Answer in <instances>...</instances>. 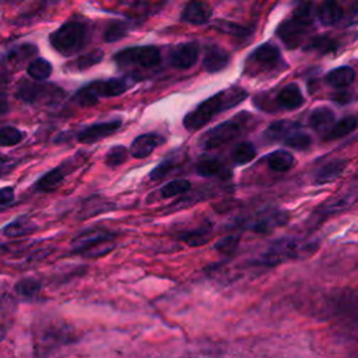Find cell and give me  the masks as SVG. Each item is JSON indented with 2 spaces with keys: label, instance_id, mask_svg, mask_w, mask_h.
Listing matches in <instances>:
<instances>
[{
  "label": "cell",
  "instance_id": "obj_4",
  "mask_svg": "<svg viewBox=\"0 0 358 358\" xmlns=\"http://www.w3.org/2000/svg\"><path fill=\"white\" fill-rule=\"evenodd\" d=\"M313 25L312 3L306 1L301 4L291 18L281 22L277 28V36L285 43L288 49H294L302 43V39L310 31Z\"/></svg>",
  "mask_w": 358,
  "mask_h": 358
},
{
  "label": "cell",
  "instance_id": "obj_39",
  "mask_svg": "<svg viewBox=\"0 0 358 358\" xmlns=\"http://www.w3.org/2000/svg\"><path fill=\"white\" fill-rule=\"evenodd\" d=\"M15 292L21 296H35L38 295V292L41 291V282L36 278H22L20 280L15 287H14Z\"/></svg>",
  "mask_w": 358,
  "mask_h": 358
},
{
  "label": "cell",
  "instance_id": "obj_29",
  "mask_svg": "<svg viewBox=\"0 0 358 358\" xmlns=\"http://www.w3.org/2000/svg\"><path fill=\"white\" fill-rule=\"evenodd\" d=\"M255 157H256V147L250 141L238 143L231 152V158L236 165L248 164L252 159H255Z\"/></svg>",
  "mask_w": 358,
  "mask_h": 358
},
{
  "label": "cell",
  "instance_id": "obj_40",
  "mask_svg": "<svg viewBox=\"0 0 358 358\" xmlns=\"http://www.w3.org/2000/svg\"><path fill=\"white\" fill-rule=\"evenodd\" d=\"M127 154H129V151H127L126 147H123V145H115V147H112V148L106 152V155H105V164H106L108 166H110V168L119 166V165H122V164L126 161Z\"/></svg>",
  "mask_w": 358,
  "mask_h": 358
},
{
  "label": "cell",
  "instance_id": "obj_45",
  "mask_svg": "<svg viewBox=\"0 0 358 358\" xmlns=\"http://www.w3.org/2000/svg\"><path fill=\"white\" fill-rule=\"evenodd\" d=\"M331 99L340 105H344V103H348L351 102V95L348 92H338L336 95L331 96Z\"/></svg>",
  "mask_w": 358,
  "mask_h": 358
},
{
  "label": "cell",
  "instance_id": "obj_38",
  "mask_svg": "<svg viewBox=\"0 0 358 358\" xmlns=\"http://www.w3.org/2000/svg\"><path fill=\"white\" fill-rule=\"evenodd\" d=\"M24 138V133L13 126L0 127V145L11 147L21 143Z\"/></svg>",
  "mask_w": 358,
  "mask_h": 358
},
{
  "label": "cell",
  "instance_id": "obj_43",
  "mask_svg": "<svg viewBox=\"0 0 358 358\" xmlns=\"http://www.w3.org/2000/svg\"><path fill=\"white\" fill-rule=\"evenodd\" d=\"M14 189L13 187H0V208L11 204L14 201Z\"/></svg>",
  "mask_w": 358,
  "mask_h": 358
},
{
  "label": "cell",
  "instance_id": "obj_37",
  "mask_svg": "<svg viewBox=\"0 0 358 358\" xmlns=\"http://www.w3.org/2000/svg\"><path fill=\"white\" fill-rule=\"evenodd\" d=\"M214 28L217 31H221V32L228 34V35H235V36H248L253 31L252 28H246V27H242L239 24L231 22V21H222V20H217L215 24H214Z\"/></svg>",
  "mask_w": 358,
  "mask_h": 358
},
{
  "label": "cell",
  "instance_id": "obj_17",
  "mask_svg": "<svg viewBox=\"0 0 358 358\" xmlns=\"http://www.w3.org/2000/svg\"><path fill=\"white\" fill-rule=\"evenodd\" d=\"M69 172H70V169H67V164L59 165V166L50 169L49 172H46L42 178H39L35 183V189L38 192H43V193L53 192L63 183V180L66 179Z\"/></svg>",
  "mask_w": 358,
  "mask_h": 358
},
{
  "label": "cell",
  "instance_id": "obj_1",
  "mask_svg": "<svg viewBox=\"0 0 358 358\" xmlns=\"http://www.w3.org/2000/svg\"><path fill=\"white\" fill-rule=\"evenodd\" d=\"M246 90L241 87H229L227 90H222L199 103L193 110H190L183 117V126L189 131H196L206 126L218 113L239 105L243 99H246Z\"/></svg>",
  "mask_w": 358,
  "mask_h": 358
},
{
  "label": "cell",
  "instance_id": "obj_46",
  "mask_svg": "<svg viewBox=\"0 0 358 358\" xmlns=\"http://www.w3.org/2000/svg\"><path fill=\"white\" fill-rule=\"evenodd\" d=\"M11 306V298H10V295H0V310H6L7 308H10Z\"/></svg>",
  "mask_w": 358,
  "mask_h": 358
},
{
  "label": "cell",
  "instance_id": "obj_3",
  "mask_svg": "<svg viewBox=\"0 0 358 358\" xmlns=\"http://www.w3.org/2000/svg\"><path fill=\"white\" fill-rule=\"evenodd\" d=\"M133 81L126 77L108 78V80H95L84 87H81L73 96V101L80 106H92L101 98L117 96L126 92L131 87Z\"/></svg>",
  "mask_w": 358,
  "mask_h": 358
},
{
  "label": "cell",
  "instance_id": "obj_14",
  "mask_svg": "<svg viewBox=\"0 0 358 358\" xmlns=\"http://www.w3.org/2000/svg\"><path fill=\"white\" fill-rule=\"evenodd\" d=\"M165 138L158 133H145L136 137L130 145V155L134 158H145L148 157L157 147L164 144Z\"/></svg>",
  "mask_w": 358,
  "mask_h": 358
},
{
  "label": "cell",
  "instance_id": "obj_5",
  "mask_svg": "<svg viewBox=\"0 0 358 358\" xmlns=\"http://www.w3.org/2000/svg\"><path fill=\"white\" fill-rule=\"evenodd\" d=\"M87 41L88 27L80 21H67L49 36L52 48L64 56H71L80 52L85 46Z\"/></svg>",
  "mask_w": 358,
  "mask_h": 358
},
{
  "label": "cell",
  "instance_id": "obj_15",
  "mask_svg": "<svg viewBox=\"0 0 358 358\" xmlns=\"http://www.w3.org/2000/svg\"><path fill=\"white\" fill-rule=\"evenodd\" d=\"M231 62L229 53L218 45H208L203 57V69L207 73H218L224 70Z\"/></svg>",
  "mask_w": 358,
  "mask_h": 358
},
{
  "label": "cell",
  "instance_id": "obj_34",
  "mask_svg": "<svg viewBox=\"0 0 358 358\" xmlns=\"http://www.w3.org/2000/svg\"><path fill=\"white\" fill-rule=\"evenodd\" d=\"M282 141L287 147H289L292 150H298V151H305L312 145V137L309 134L298 131V130L288 134Z\"/></svg>",
  "mask_w": 358,
  "mask_h": 358
},
{
  "label": "cell",
  "instance_id": "obj_26",
  "mask_svg": "<svg viewBox=\"0 0 358 358\" xmlns=\"http://www.w3.org/2000/svg\"><path fill=\"white\" fill-rule=\"evenodd\" d=\"M298 129V124L295 122H289V120H280V122H274L271 123L266 131H264V138L270 143L274 141H280L284 140L288 134H291L292 131H295Z\"/></svg>",
  "mask_w": 358,
  "mask_h": 358
},
{
  "label": "cell",
  "instance_id": "obj_8",
  "mask_svg": "<svg viewBox=\"0 0 358 358\" xmlns=\"http://www.w3.org/2000/svg\"><path fill=\"white\" fill-rule=\"evenodd\" d=\"M113 60L122 69L134 67V66L150 69L161 63V52L157 46H152V45L126 48L115 53Z\"/></svg>",
  "mask_w": 358,
  "mask_h": 358
},
{
  "label": "cell",
  "instance_id": "obj_19",
  "mask_svg": "<svg viewBox=\"0 0 358 358\" xmlns=\"http://www.w3.org/2000/svg\"><path fill=\"white\" fill-rule=\"evenodd\" d=\"M277 103L281 109H285V110H294L302 106L303 95L299 90V85L295 83H291L282 87L277 95Z\"/></svg>",
  "mask_w": 358,
  "mask_h": 358
},
{
  "label": "cell",
  "instance_id": "obj_42",
  "mask_svg": "<svg viewBox=\"0 0 358 358\" xmlns=\"http://www.w3.org/2000/svg\"><path fill=\"white\" fill-rule=\"evenodd\" d=\"M238 242H239V236H225L224 239L218 241L215 243V248L222 252V253H232L235 250V248L238 246Z\"/></svg>",
  "mask_w": 358,
  "mask_h": 358
},
{
  "label": "cell",
  "instance_id": "obj_18",
  "mask_svg": "<svg viewBox=\"0 0 358 358\" xmlns=\"http://www.w3.org/2000/svg\"><path fill=\"white\" fill-rule=\"evenodd\" d=\"M197 175L204 176V178H213V176H220V178H227L231 175V171L225 166V164L215 157H203L196 162L194 166Z\"/></svg>",
  "mask_w": 358,
  "mask_h": 358
},
{
  "label": "cell",
  "instance_id": "obj_16",
  "mask_svg": "<svg viewBox=\"0 0 358 358\" xmlns=\"http://www.w3.org/2000/svg\"><path fill=\"white\" fill-rule=\"evenodd\" d=\"M211 8L206 1L201 0H192L186 4V7L182 11L180 20L189 24L194 25H203L207 24L211 18Z\"/></svg>",
  "mask_w": 358,
  "mask_h": 358
},
{
  "label": "cell",
  "instance_id": "obj_10",
  "mask_svg": "<svg viewBox=\"0 0 358 358\" xmlns=\"http://www.w3.org/2000/svg\"><path fill=\"white\" fill-rule=\"evenodd\" d=\"M17 95L24 102L50 103L62 99L64 96V91L60 87L53 84L22 83L17 91Z\"/></svg>",
  "mask_w": 358,
  "mask_h": 358
},
{
  "label": "cell",
  "instance_id": "obj_36",
  "mask_svg": "<svg viewBox=\"0 0 358 358\" xmlns=\"http://www.w3.org/2000/svg\"><path fill=\"white\" fill-rule=\"evenodd\" d=\"M129 34V25L127 22H123V21H112L105 32H103V39L106 42H116L122 38H124L126 35Z\"/></svg>",
  "mask_w": 358,
  "mask_h": 358
},
{
  "label": "cell",
  "instance_id": "obj_12",
  "mask_svg": "<svg viewBox=\"0 0 358 358\" xmlns=\"http://www.w3.org/2000/svg\"><path fill=\"white\" fill-rule=\"evenodd\" d=\"M287 221V213L281 210H267L262 214H257L256 218H253L249 224V228L257 234H267L271 232L275 227L284 225Z\"/></svg>",
  "mask_w": 358,
  "mask_h": 358
},
{
  "label": "cell",
  "instance_id": "obj_6",
  "mask_svg": "<svg viewBox=\"0 0 358 358\" xmlns=\"http://www.w3.org/2000/svg\"><path fill=\"white\" fill-rule=\"evenodd\" d=\"M250 120H252V115L246 112L238 113L236 116L206 131L200 138V147H203L204 150H213L235 140L248 129V124Z\"/></svg>",
  "mask_w": 358,
  "mask_h": 358
},
{
  "label": "cell",
  "instance_id": "obj_7",
  "mask_svg": "<svg viewBox=\"0 0 358 358\" xmlns=\"http://www.w3.org/2000/svg\"><path fill=\"white\" fill-rule=\"evenodd\" d=\"M73 252L84 257H101L115 248V235L105 229H90L74 238Z\"/></svg>",
  "mask_w": 358,
  "mask_h": 358
},
{
  "label": "cell",
  "instance_id": "obj_35",
  "mask_svg": "<svg viewBox=\"0 0 358 358\" xmlns=\"http://www.w3.org/2000/svg\"><path fill=\"white\" fill-rule=\"evenodd\" d=\"M208 236H210V225L194 228L182 234V239L190 246H200L206 243L208 241Z\"/></svg>",
  "mask_w": 358,
  "mask_h": 358
},
{
  "label": "cell",
  "instance_id": "obj_21",
  "mask_svg": "<svg viewBox=\"0 0 358 358\" xmlns=\"http://www.w3.org/2000/svg\"><path fill=\"white\" fill-rule=\"evenodd\" d=\"M355 186L351 187V192H345L343 194H337L336 197L327 200L319 210L317 213H320V217L324 215H330V214H336L338 211H343L345 208H348V206L355 200Z\"/></svg>",
  "mask_w": 358,
  "mask_h": 358
},
{
  "label": "cell",
  "instance_id": "obj_41",
  "mask_svg": "<svg viewBox=\"0 0 358 358\" xmlns=\"http://www.w3.org/2000/svg\"><path fill=\"white\" fill-rule=\"evenodd\" d=\"M176 164H178V158H175V157H168V158H165L155 169L151 171L150 178H151L152 180H159V179L165 178V176L175 168Z\"/></svg>",
  "mask_w": 358,
  "mask_h": 358
},
{
  "label": "cell",
  "instance_id": "obj_25",
  "mask_svg": "<svg viewBox=\"0 0 358 358\" xmlns=\"http://www.w3.org/2000/svg\"><path fill=\"white\" fill-rule=\"evenodd\" d=\"M267 161V166L274 171V172H287L289 171L294 165H295V158L291 152L285 151V150H277L273 151L271 154L267 155L266 158Z\"/></svg>",
  "mask_w": 358,
  "mask_h": 358
},
{
  "label": "cell",
  "instance_id": "obj_28",
  "mask_svg": "<svg viewBox=\"0 0 358 358\" xmlns=\"http://www.w3.org/2000/svg\"><path fill=\"white\" fill-rule=\"evenodd\" d=\"M355 129H357V117L347 116V117H343L341 120H338L337 123H333L331 127L324 133L323 138L327 141L341 138V137L350 134L351 131H354Z\"/></svg>",
  "mask_w": 358,
  "mask_h": 358
},
{
  "label": "cell",
  "instance_id": "obj_47",
  "mask_svg": "<svg viewBox=\"0 0 358 358\" xmlns=\"http://www.w3.org/2000/svg\"><path fill=\"white\" fill-rule=\"evenodd\" d=\"M6 337V327L3 324H0V341Z\"/></svg>",
  "mask_w": 358,
  "mask_h": 358
},
{
  "label": "cell",
  "instance_id": "obj_11",
  "mask_svg": "<svg viewBox=\"0 0 358 358\" xmlns=\"http://www.w3.org/2000/svg\"><path fill=\"white\" fill-rule=\"evenodd\" d=\"M122 126V122L119 119L116 120H109V122H101V123H95L91 126L84 127L83 130H80L77 133V140L83 144H92L96 143L108 136H110L112 133H115L119 127Z\"/></svg>",
  "mask_w": 358,
  "mask_h": 358
},
{
  "label": "cell",
  "instance_id": "obj_33",
  "mask_svg": "<svg viewBox=\"0 0 358 358\" xmlns=\"http://www.w3.org/2000/svg\"><path fill=\"white\" fill-rule=\"evenodd\" d=\"M192 187V183L186 179H175L168 182L166 185H164L159 190L158 194L161 199H168V197H175L179 194H183L186 192H189Z\"/></svg>",
  "mask_w": 358,
  "mask_h": 358
},
{
  "label": "cell",
  "instance_id": "obj_20",
  "mask_svg": "<svg viewBox=\"0 0 358 358\" xmlns=\"http://www.w3.org/2000/svg\"><path fill=\"white\" fill-rule=\"evenodd\" d=\"M347 166V159H333L326 164H323L315 173V183L316 185H323L336 180L345 169Z\"/></svg>",
  "mask_w": 358,
  "mask_h": 358
},
{
  "label": "cell",
  "instance_id": "obj_24",
  "mask_svg": "<svg viewBox=\"0 0 358 358\" xmlns=\"http://www.w3.org/2000/svg\"><path fill=\"white\" fill-rule=\"evenodd\" d=\"M334 123V112L327 106H317L309 115V126L316 131H327Z\"/></svg>",
  "mask_w": 358,
  "mask_h": 358
},
{
  "label": "cell",
  "instance_id": "obj_9",
  "mask_svg": "<svg viewBox=\"0 0 358 358\" xmlns=\"http://www.w3.org/2000/svg\"><path fill=\"white\" fill-rule=\"evenodd\" d=\"M280 63H281L280 49L274 43L266 42L250 53L248 62L245 63V71H248V74L250 76H255V74L273 70Z\"/></svg>",
  "mask_w": 358,
  "mask_h": 358
},
{
  "label": "cell",
  "instance_id": "obj_27",
  "mask_svg": "<svg viewBox=\"0 0 358 358\" xmlns=\"http://www.w3.org/2000/svg\"><path fill=\"white\" fill-rule=\"evenodd\" d=\"M36 231V224L25 217L17 218L3 228V234L8 238H20Z\"/></svg>",
  "mask_w": 358,
  "mask_h": 358
},
{
  "label": "cell",
  "instance_id": "obj_44",
  "mask_svg": "<svg viewBox=\"0 0 358 358\" xmlns=\"http://www.w3.org/2000/svg\"><path fill=\"white\" fill-rule=\"evenodd\" d=\"M14 168V161H11L7 157L0 155V176L8 173Z\"/></svg>",
  "mask_w": 358,
  "mask_h": 358
},
{
  "label": "cell",
  "instance_id": "obj_22",
  "mask_svg": "<svg viewBox=\"0 0 358 358\" xmlns=\"http://www.w3.org/2000/svg\"><path fill=\"white\" fill-rule=\"evenodd\" d=\"M316 15L323 25H334L343 18V8L337 0H323Z\"/></svg>",
  "mask_w": 358,
  "mask_h": 358
},
{
  "label": "cell",
  "instance_id": "obj_2",
  "mask_svg": "<svg viewBox=\"0 0 358 358\" xmlns=\"http://www.w3.org/2000/svg\"><path fill=\"white\" fill-rule=\"evenodd\" d=\"M317 245L298 238H281L273 242L257 260L259 264L277 266L289 260H302L315 253Z\"/></svg>",
  "mask_w": 358,
  "mask_h": 358
},
{
  "label": "cell",
  "instance_id": "obj_30",
  "mask_svg": "<svg viewBox=\"0 0 358 358\" xmlns=\"http://www.w3.org/2000/svg\"><path fill=\"white\" fill-rule=\"evenodd\" d=\"M102 59H103V52L99 49H95L90 53H85V55L74 59L71 63H69L67 67L74 71H83V70H87L90 67L98 64Z\"/></svg>",
  "mask_w": 358,
  "mask_h": 358
},
{
  "label": "cell",
  "instance_id": "obj_32",
  "mask_svg": "<svg viewBox=\"0 0 358 358\" xmlns=\"http://www.w3.org/2000/svg\"><path fill=\"white\" fill-rule=\"evenodd\" d=\"M27 73L31 78H34L36 81H43V80L49 78V76L52 74V64L48 60L38 57L28 64Z\"/></svg>",
  "mask_w": 358,
  "mask_h": 358
},
{
  "label": "cell",
  "instance_id": "obj_31",
  "mask_svg": "<svg viewBox=\"0 0 358 358\" xmlns=\"http://www.w3.org/2000/svg\"><path fill=\"white\" fill-rule=\"evenodd\" d=\"M338 48V42L329 38V36H316L305 46L308 52H316L319 55H327L336 52Z\"/></svg>",
  "mask_w": 358,
  "mask_h": 358
},
{
  "label": "cell",
  "instance_id": "obj_23",
  "mask_svg": "<svg viewBox=\"0 0 358 358\" xmlns=\"http://www.w3.org/2000/svg\"><path fill=\"white\" fill-rule=\"evenodd\" d=\"M354 80H355V71L350 66H341L334 70H330L324 77V81L333 88L348 87L354 83Z\"/></svg>",
  "mask_w": 358,
  "mask_h": 358
},
{
  "label": "cell",
  "instance_id": "obj_13",
  "mask_svg": "<svg viewBox=\"0 0 358 358\" xmlns=\"http://www.w3.org/2000/svg\"><path fill=\"white\" fill-rule=\"evenodd\" d=\"M199 59V46L196 42H185L175 46L169 53V63L176 69H189Z\"/></svg>",
  "mask_w": 358,
  "mask_h": 358
}]
</instances>
